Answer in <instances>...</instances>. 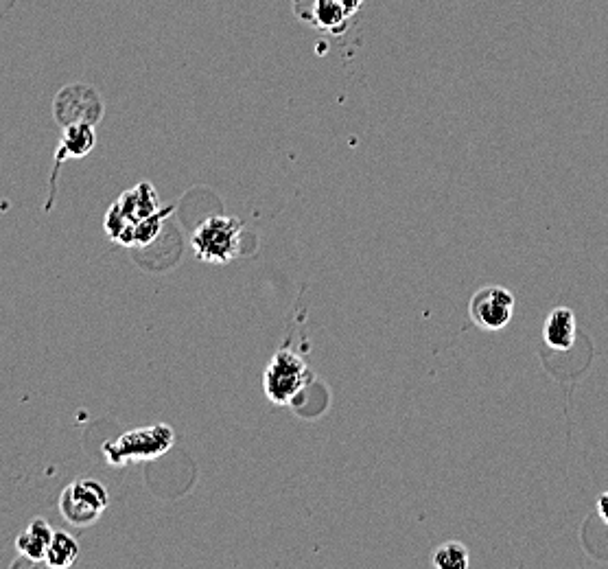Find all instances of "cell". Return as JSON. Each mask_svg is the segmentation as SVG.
<instances>
[{
	"instance_id": "obj_14",
	"label": "cell",
	"mask_w": 608,
	"mask_h": 569,
	"mask_svg": "<svg viewBox=\"0 0 608 569\" xmlns=\"http://www.w3.org/2000/svg\"><path fill=\"white\" fill-rule=\"evenodd\" d=\"M434 567L438 569H469L471 556L469 548L462 545L460 541H449L442 543L440 548L434 552V559H431Z\"/></svg>"
},
{
	"instance_id": "obj_12",
	"label": "cell",
	"mask_w": 608,
	"mask_h": 569,
	"mask_svg": "<svg viewBox=\"0 0 608 569\" xmlns=\"http://www.w3.org/2000/svg\"><path fill=\"white\" fill-rule=\"evenodd\" d=\"M79 556V543L73 534L66 530H55L49 550L44 556V565L51 569H66L77 561Z\"/></svg>"
},
{
	"instance_id": "obj_11",
	"label": "cell",
	"mask_w": 608,
	"mask_h": 569,
	"mask_svg": "<svg viewBox=\"0 0 608 569\" xmlns=\"http://www.w3.org/2000/svg\"><path fill=\"white\" fill-rule=\"evenodd\" d=\"M53 528L46 519L35 517L31 524L18 534L16 539V550L20 556H27L29 561H33L35 565L44 563L46 550H49L51 539H53Z\"/></svg>"
},
{
	"instance_id": "obj_4",
	"label": "cell",
	"mask_w": 608,
	"mask_h": 569,
	"mask_svg": "<svg viewBox=\"0 0 608 569\" xmlns=\"http://www.w3.org/2000/svg\"><path fill=\"white\" fill-rule=\"evenodd\" d=\"M160 197L156 193V189L151 187L149 182H140L138 187H134L132 191H125L119 200H116L108 215H105V232H108V237L114 239L116 243H123V239L127 237V232H130L138 222H143L145 217L154 215L160 211Z\"/></svg>"
},
{
	"instance_id": "obj_5",
	"label": "cell",
	"mask_w": 608,
	"mask_h": 569,
	"mask_svg": "<svg viewBox=\"0 0 608 569\" xmlns=\"http://www.w3.org/2000/svg\"><path fill=\"white\" fill-rule=\"evenodd\" d=\"M110 506V493L99 480H77L60 495V513L75 528L95 526Z\"/></svg>"
},
{
	"instance_id": "obj_10",
	"label": "cell",
	"mask_w": 608,
	"mask_h": 569,
	"mask_svg": "<svg viewBox=\"0 0 608 569\" xmlns=\"http://www.w3.org/2000/svg\"><path fill=\"white\" fill-rule=\"evenodd\" d=\"M296 11L302 20L311 22L318 29L335 33L342 31L348 20L346 9L337 0H304V7L298 5Z\"/></svg>"
},
{
	"instance_id": "obj_9",
	"label": "cell",
	"mask_w": 608,
	"mask_h": 569,
	"mask_svg": "<svg viewBox=\"0 0 608 569\" xmlns=\"http://www.w3.org/2000/svg\"><path fill=\"white\" fill-rule=\"evenodd\" d=\"M578 322L576 313L567 307H558L549 313L543 324V340L554 351H571L576 344Z\"/></svg>"
},
{
	"instance_id": "obj_13",
	"label": "cell",
	"mask_w": 608,
	"mask_h": 569,
	"mask_svg": "<svg viewBox=\"0 0 608 569\" xmlns=\"http://www.w3.org/2000/svg\"><path fill=\"white\" fill-rule=\"evenodd\" d=\"M171 213H173V206L160 208L158 213L145 217L143 222H138L130 232H127V237L123 239L121 246H127V248H147L149 243H154L158 239L162 226H165V219Z\"/></svg>"
},
{
	"instance_id": "obj_8",
	"label": "cell",
	"mask_w": 608,
	"mask_h": 569,
	"mask_svg": "<svg viewBox=\"0 0 608 569\" xmlns=\"http://www.w3.org/2000/svg\"><path fill=\"white\" fill-rule=\"evenodd\" d=\"M62 138L60 143H57V152H55V160H53V176H51V197H49V208L51 202L55 200V187H57V171L64 165L66 160L70 158H84L88 156L92 149L97 145V134H95V125H68L62 127Z\"/></svg>"
},
{
	"instance_id": "obj_15",
	"label": "cell",
	"mask_w": 608,
	"mask_h": 569,
	"mask_svg": "<svg viewBox=\"0 0 608 569\" xmlns=\"http://www.w3.org/2000/svg\"><path fill=\"white\" fill-rule=\"evenodd\" d=\"M598 513H600L604 524L608 526V491L598 497Z\"/></svg>"
},
{
	"instance_id": "obj_1",
	"label": "cell",
	"mask_w": 608,
	"mask_h": 569,
	"mask_svg": "<svg viewBox=\"0 0 608 569\" xmlns=\"http://www.w3.org/2000/svg\"><path fill=\"white\" fill-rule=\"evenodd\" d=\"M175 443L173 427L167 423H156L149 427H136L121 434L116 440L103 445V456L110 467H125L132 462H147L165 456Z\"/></svg>"
},
{
	"instance_id": "obj_7",
	"label": "cell",
	"mask_w": 608,
	"mask_h": 569,
	"mask_svg": "<svg viewBox=\"0 0 608 569\" xmlns=\"http://www.w3.org/2000/svg\"><path fill=\"white\" fill-rule=\"evenodd\" d=\"M471 320L484 331L506 329L514 313V296L506 287H484L469 303Z\"/></svg>"
},
{
	"instance_id": "obj_2",
	"label": "cell",
	"mask_w": 608,
	"mask_h": 569,
	"mask_svg": "<svg viewBox=\"0 0 608 569\" xmlns=\"http://www.w3.org/2000/svg\"><path fill=\"white\" fill-rule=\"evenodd\" d=\"M195 257L204 263L224 265L235 261L243 246V222L237 217H208L191 237Z\"/></svg>"
},
{
	"instance_id": "obj_6",
	"label": "cell",
	"mask_w": 608,
	"mask_h": 569,
	"mask_svg": "<svg viewBox=\"0 0 608 569\" xmlns=\"http://www.w3.org/2000/svg\"><path fill=\"white\" fill-rule=\"evenodd\" d=\"M53 119L57 125H97L103 119V99L88 84H68L53 99Z\"/></svg>"
},
{
	"instance_id": "obj_16",
	"label": "cell",
	"mask_w": 608,
	"mask_h": 569,
	"mask_svg": "<svg viewBox=\"0 0 608 569\" xmlns=\"http://www.w3.org/2000/svg\"><path fill=\"white\" fill-rule=\"evenodd\" d=\"M337 3L342 5L346 9V14L350 16V14H355V11L361 7V3H364V0H337Z\"/></svg>"
},
{
	"instance_id": "obj_3",
	"label": "cell",
	"mask_w": 608,
	"mask_h": 569,
	"mask_svg": "<svg viewBox=\"0 0 608 569\" xmlns=\"http://www.w3.org/2000/svg\"><path fill=\"white\" fill-rule=\"evenodd\" d=\"M309 381L311 373L304 359L298 353L289 351V348H283L265 368L263 390L265 397L274 405H291L309 386Z\"/></svg>"
}]
</instances>
